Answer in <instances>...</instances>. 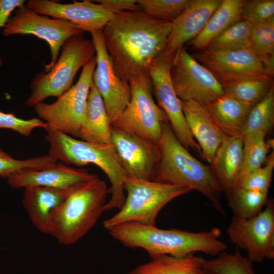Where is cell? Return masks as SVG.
I'll return each mask as SVG.
<instances>
[{
    "label": "cell",
    "instance_id": "6da1fadb",
    "mask_svg": "<svg viewBox=\"0 0 274 274\" xmlns=\"http://www.w3.org/2000/svg\"><path fill=\"white\" fill-rule=\"evenodd\" d=\"M172 22L141 10L115 14L103 28L105 44L115 71L123 81L148 73L152 62L166 50Z\"/></svg>",
    "mask_w": 274,
    "mask_h": 274
},
{
    "label": "cell",
    "instance_id": "7a4b0ae2",
    "mask_svg": "<svg viewBox=\"0 0 274 274\" xmlns=\"http://www.w3.org/2000/svg\"><path fill=\"white\" fill-rule=\"evenodd\" d=\"M108 230L123 246L143 249L150 257L160 255L180 256L196 252L216 256L227 248L220 239L221 230L218 227L192 232L175 228L163 229L156 226L127 222L116 225Z\"/></svg>",
    "mask_w": 274,
    "mask_h": 274
},
{
    "label": "cell",
    "instance_id": "3957f363",
    "mask_svg": "<svg viewBox=\"0 0 274 274\" xmlns=\"http://www.w3.org/2000/svg\"><path fill=\"white\" fill-rule=\"evenodd\" d=\"M159 159L153 181L188 187L207 198L212 207L223 215L221 202L224 192L211 166L192 156L179 141L169 122L163 124L158 143Z\"/></svg>",
    "mask_w": 274,
    "mask_h": 274
},
{
    "label": "cell",
    "instance_id": "277c9868",
    "mask_svg": "<svg viewBox=\"0 0 274 274\" xmlns=\"http://www.w3.org/2000/svg\"><path fill=\"white\" fill-rule=\"evenodd\" d=\"M49 145L48 155L64 164L83 166L93 164L107 176L111 183L109 200L104 211L120 209L125 199L124 183L127 177L112 143L99 144L77 140L50 128L45 129Z\"/></svg>",
    "mask_w": 274,
    "mask_h": 274
},
{
    "label": "cell",
    "instance_id": "5b68a950",
    "mask_svg": "<svg viewBox=\"0 0 274 274\" xmlns=\"http://www.w3.org/2000/svg\"><path fill=\"white\" fill-rule=\"evenodd\" d=\"M108 193L98 177L77 186L51 214L47 233L64 245L77 242L97 223Z\"/></svg>",
    "mask_w": 274,
    "mask_h": 274
},
{
    "label": "cell",
    "instance_id": "8992f818",
    "mask_svg": "<svg viewBox=\"0 0 274 274\" xmlns=\"http://www.w3.org/2000/svg\"><path fill=\"white\" fill-rule=\"evenodd\" d=\"M124 190L127 196L119 211L103 222L107 230L127 222L156 226V218L166 204L192 191L184 186L128 177Z\"/></svg>",
    "mask_w": 274,
    "mask_h": 274
},
{
    "label": "cell",
    "instance_id": "52a82bcc",
    "mask_svg": "<svg viewBox=\"0 0 274 274\" xmlns=\"http://www.w3.org/2000/svg\"><path fill=\"white\" fill-rule=\"evenodd\" d=\"M59 58L46 73L35 75L30 83L31 92L24 104L34 107L46 98H57L72 86L78 70L95 55L92 40L82 35L73 36L62 45Z\"/></svg>",
    "mask_w": 274,
    "mask_h": 274
},
{
    "label": "cell",
    "instance_id": "ba28073f",
    "mask_svg": "<svg viewBox=\"0 0 274 274\" xmlns=\"http://www.w3.org/2000/svg\"><path fill=\"white\" fill-rule=\"evenodd\" d=\"M96 64L95 55L83 67L75 85L58 97L54 102H42L34 107L37 114L49 128L79 138Z\"/></svg>",
    "mask_w": 274,
    "mask_h": 274
},
{
    "label": "cell",
    "instance_id": "9c48e42d",
    "mask_svg": "<svg viewBox=\"0 0 274 274\" xmlns=\"http://www.w3.org/2000/svg\"><path fill=\"white\" fill-rule=\"evenodd\" d=\"M129 84L131 98L126 109L111 125L125 129L158 144L168 119L152 97V84L147 73L134 76Z\"/></svg>",
    "mask_w": 274,
    "mask_h": 274
},
{
    "label": "cell",
    "instance_id": "30bf717a",
    "mask_svg": "<svg viewBox=\"0 0 274 274\" xmlns=\"http://www.w3.org/2000/svg\"><path fill=\"white\" fill-rule=\"evenodd\" d=\"M170 76L181 101H193L208 106L224 94L222 85L183 46L174 53Z\"/></svg>",
    "mask_w": 274,
    "mask_h": 274
},
{
    "label": "cell",
    "instance_id": "8fae6325",
    "mask_svg": "<svg viewBox=\"0 0 274 274\" xmlns=\"http://www.w3.org/2000/svg\"><path fill=\"white\" fill-rule=\"evenodd\" d=\"M231 242L244 250L253 263L274 259V203L269 198L263 210L248 219L233 216L226 230Z\"/></svg>",
    "mask_w": 274,
    "mask_h": 274
},
{
    "label": "cell",
    "instance_id": "7c38bea8",
    "mask_svg": "<svg viewBox=\"0 0 274 274\" xmlns=\"http://www.w3.org/2000/svg\"><path fill=\"white\" fill-rule=\"evenodd\" d=\"M83 32L68 21L43 16L25 5L14 10V15L9 18L3 29L5 36L30 34L46 41L51 55V61L45 65L47 72L56 63L60 49L65 42Z\"/></svg>",
    "mask_w": 274,
    "mask_h": 274
},
{
    "label": "cell",
    "instance_id": "4fadbf2b",
    "mask_svg": "<svg viewBox=\"0 0 274 274\" xmlns=\"http://www.w3.org/2000/svg\"><path fill=\"white\" fill-rule=\"evenodd\" d=\"M174 55L165 50L151 64L148 74L153 91L159 107L165 114L179 141L187 150L191 149L200 153V147L189 130L181 100L176 95L172 83L170 67Z\"/></svg>",
    "mask_w": 274,
    "mask_h": 274
},
{
    "label": "cell",
    "instance_id": "5bb4252c",
    "mask_svg": "<svg viewBox=\"0 0 274 274\" xmlns=\"http://www.w3.org/2000/svg\"><path fill=\"white\" fill-rule=\"evenodd\" d=\"M90 34L96 59L93 82L102 98L112 124L128 105L131 98L130 87L129 83L122 80L116 74L106 47L102 30Z\"/></svg>",
    "mask_w": 274,
    "mask_h": 274
},
{
    "label": "cell",
    "instance_id": "9a60e30c",
    "mask_svg": "<svg viewBox=\"0 0 274 274\" xmlns=\"http://www.w3.org/2000/svg\"><path fill=\"white\" fill-rule=\"evenodd\" d=\"M111 143L127 177L153 181L159 159L158 144L111 125Z\"/></svg>",
    "mask_w": 274,
    "mask_h": 274
},
{
    "label": "cell",
    "instance_id": "2e32d148",
    "mask_svg": "<svg viewBox=\"0 0 274 274\" xmlns=\"http://www.w3.org/2000/svg\"><path fill=\"white\" fill-rule=\"evenodd\" d=\"M192 56L207 68L222 86L247 78L271 77L264 63L249 47L230 51L203 49L195 53Z\"/></svg>",
    "mask_w": 274,
    "mask_h": 274
},
{
    "label": "cell",
    "instance_id": "e0dca14e",
    "mask_svg": "<svg viewBox=\"0 0 274 274\" xmlns=\"http://www.w3.org/2000/svg\"><path fill=\"white\" fill-rule=\"evenodd\" d=\"M26 6L40 15L68 21L83 31L102 30L115 14L101 4L84 0L61 4L49 0H28Z\"/></svg>",
    "mask_w": 274,
    "mask_h": 274
},
{
    "label": "cell",
    "instance_id": "ac0fdd59",
    "mask_svg": "<svg viewBox=\"0 0 274 274\" xmlns=\"http://www.w3.org/2000/svg\"><path fill=\"white\" fill-rule=\"evenodd\" d=\"M97 177L86 169L57 162L45 169L20 172L8 177L7 181L14 189L46 186L71 189Z\"/></svg>",
    "mask_w": 274,
    "mask_h": 274
},
{
    "label": "cell",
    "instance_id": "d6986e66",
    "mask_svg": "<svg viewBox=\"0 0 274 274\" xmlns=\"http://www.w3.org/2000/svg\"><path fill=\"white\" fill-rule=\"evenodd\" d=\"M221 0H190L183 12L172 22L166 51L174 54L195 38L218 8Z\"/></svg>",
    "mask_w": 274,
    "mask_h": 274
},
{
    "label": "cell",
    "instance_id": "ffe728a7",
    "mask_svg": "<svg viewBox=\"0 0 274 274\" xmlns=\"http://www.w3.org/2000/svg\"><path fill=\"white\" fill-rule=\"evenodd\" d=\"M183 112L193 138L205 159L212 163L226 136L214 120L207 106L193 101H181Z\"/></svg>",
    "mask_w": 274,
    "mask_h": 274
},
{
    "label": "cell",
    "instance_id": "44dd1931",
    "mask_svg": "<svg viewBox=\"0 0 274 274\" xmlns=\"http://www.w3.org/2000/svg\"><path fill=\"white\" fill-rule=\"evenodd\" d=\"M74 188L66 189L46 186L25 188L22 204L35 227L47 233L51 214Z\"/></svg>",
    "mask_w": 274,
    "mask_h": 274
},
{
    "label": "cell",
    "instance_id": "7402d4cb",
    "mask_svg": "<svg viewBox=\"0 0 274 274\" xmlns=\"http://www.w3.org/2000/svg\"><path fill=\"white\" fill-rule=\"evenodd\" d=\"M242 158L243 136H226L218 148L210 165L224 192L235 186Z\"/></svg>",
    "mask_w": 274,
    "mask_h": 274
},
{
    "label": "cell",
    "instance_id": "603a6c76",
    "mask_svg": "<svg viewBox=\"0 0 274 274\" xmlns=\"http://www.w3.org/2000/svg\"><path fill=\"white\" fill-rule=\"evenodd\" d=\"M111 124L102 98L93 82L79 134L81 140L99 144L111 143Z\"/></svg>",
    "mask_w": 274,
    "mask_h": 274
},
{
    "label": "cell",
    "instance_id": "cb8c5ba5",
    "mask_svg": "<svg viewBox=\"0 0 274 274\" xmlns=\"http://www.w3.org/2000/svg\"><path fill=\"white\" fill-rule=\"evenodd\" d=\"M253 107L225 94L208 106L215 123L227 136L242 135Z\"/></svg>",
    "mask_w": 274,
    "mask_h": 274
},
{
    "label": "cell",
    "instance_id": "d4e9b609",
    "mask_svg": "<svg viewBox=\"0 0 274 274\" xmlns=\"http://www.w3.org/2000/svg\"><path fill=\"white\" fill-rule=\"evenodd\" d=\"M245 1L222 0L201 32L188 42V45L200 51L215 38L234 23L241 20V12Z\"/></svg>",
    "mask_w": 274,
    "mask_h": 274
},
{
    "label": "cell",
    "instance_id": "484cf974",
    "mask_svg": "<svg viewBox=\"0 0 274 274\" xmlns=\"http://www.w3.org/2000/svg\"><path fill=\"white\" fill-rule=\"evenodd\" d=\"M151 258L129 274H209L203 267L206 259L195 253L180 256L160 255Z\"/></svg>",
    "mask_w": 274,
    "mask_h": 274
},
{
    "label": "cell",
    "instance_id": "4316f807",
    "mask_svg": "<svg viewBox=\"0 0 274 274\" xmlns=\"http://www.w3.org/2000/svg\"><path fill=\"white\" fill-rule=\"evenodd\" d=\"M224 94L254 107L273 87L270 76L251 77L229 82L223 86Z\"/></svg>",
    "mask_w": 274,
    "mask_h": 274
},
{
    "label": "cell",
    "instance_id": "83f0119b",
    "mask_svg": "<svg viewBox=\"0 0 274 274\" xmlns=\"http://www.w3.org/2000/svg\"><path fill=\"white\" fill-rule=\"evenodd\" d=\"M228 207L233 216L248 219L258 215L266 205L268 193L245 189L236 186L225 192Z\"/></svg>",
    "mask_w": 274,
    "mask_h": 274
},
{
    "label": "cell",
    "instance_id": "f1b7e54d",
    "mask_svg": "<svg viewBox=\"0 0 274 274\" xmlns=\"http://www.w3.org/2000/svg\"><path fill=\"white\" fill-rule=\"evenodd\" d=\"M249 47L273 75L274 19L253 24Z\"/></svg>",
    "mask_w": 274,
    "mask_h": 274
},
{
    "label": "cell",
    "instance_id": "f546056e",
    "mask_svg": "<svg viewBox=\"0 0 274 274\" xmlns=\"http://www.w3.org/2000/svg\"><path fill=\"white\" fill-rule=\"evenodd\" d=\"M253 263L236 247L233 253L225 251L206 259L203 267L209 274H256Z\"/></svg>",
    "mask_w": 274,
    "mask_h": 274
},
{
    "label": "cell",
    "instance_id": "4dcf8cb0",
    "mask_svg": "<svg viewBox=\"0 0 274 274\" xmlns=\"http://www.w3.org/2000/svg\"><path fill=\"white\" fill-rule=\"evenodd\" d=\"M266 134L258 130L243 135L242 164L238 179L261 167L265 162L269 148L265 141Z\"/></svg>",
    "mask_w": 274,
    "mask_h": 274
},
{
    "label": "cell",
    "instance_id": "1f68e13d",
    "mask_svg": "<svg viewBox=\"0 0 274 274\" xmlns=\"http://www.w3.org/2000/svg\"><path fill=\"white\" fill-rule=\"evenodd\" d=\"M253 24L241 20L213 39L204 49L230 51L248 47Z\"/></svg>",
    "mask_w": 274,
    "mask_h": 274
},
{
    "label": "cell",
    "instance_id": "d6a6232c",
    "mask_svg": "<svg viewBox=\"0 0 274 274\" xmlns=\"http://www.w3.org/2000/svg\"><path fill=\"white\" fill-rule=\"evenodd\" d=\"M274 124V88L251 110L242 136L258 130L267 134Z\"/></svg>",
    "mask_w": 274,
    "mask_h": 274
},
{
    "label": "cell",
    "instance_id": "836d02e7",
    "mask_svg": "<svg viewBox=\"0 0 274 274\" xmlns=\"http://www.w3.org/2000/svg\"><path fill=\"white\" fill-rule=\"evenodd\" d=\"M57 160L49 155L17 159L0 148V177L8 178L20 172L40 170L54 165Z\"/></svg>",
    "mask_w": 274,
    "mask_h": 274
},
{
    "label": "cell",
    "instance_id": "e575fe53",
    "mask_svg": "<svg viewBox=\"0 0 274 274\" xmlns=\"http://www.w3.org/2000/svg\"><path fill=\"white\" fill-rule=\"evenodd\" d=\"M190 0H137L140 10L157 19L172 22L185 10Z\"/></svg>",
    "mask_w": 274,
    "mask_h": 274
},
{
    "label": "cell",
    "instance_id": "d590c367",
    "mask_svg": "<svg viewBox=\"0 0 274 274\" xmlns=\"http://www.w3.org/2000/svg\"><path fill=\"white\" fill-rule=\"evenodd\" d=\"M274 168V151L267 156L265 165L240 177L235 186L251 191L268 193Z\"/></svg>",
    "mask_w": 274,
    "mask_h": 274
},
{
    "label": "cell",
    "instance_id": "8d00e7d4",
    "mask_svg": "<svg viewBox=\"0 0 274 274\" xmlns=\"http://www.w3.org/2000/svg\"><path fill=\"white\" fill-rule=\"evenodd\" d=\"M241 17V20L247 21L252 24L274 19V1H245Z\"/></svg>",
    "mask_w": 274,
    "mask_h": 274
},
{
    "label": "cell",
    "instance_id": "74e56055",
    "mask_svg": "<svg viewBox=\"0 0 274 274\" xmlns=\"http://www.w3.org/2000/svg\"><path fill=\"white\" fill-rule=\"evenodd\" d=\"M38 127L45 129L48 127V125L38 118L23 119L17 117L13 113L0 111V129H11L22 135L29 137L32 130Z\"/></svg>",
    "mask_w": 274,
    "mask_h": 274
},
{
    "label": "cell",
    "instance_id": "f35d334b",
    "mask_svg": "<svg viewBox=\"0 0 274 274\" xmlns=\"http://www.w3.org/2000/svg\"><path fill=\"white\" fill-rule=\"evenodd\" d=\"M94 2L102 4L114 14L126 11L140 10L137 0H98Z\"/></svg>",
    "mask_w": 274,
    "mask_h": 274
},
{
    "label": "cell",
    "instance_id": "ab89813d",
    "mask_svg": "<svg viewBox=\"0 0 274 274\" xmlns=\"http://www.w3.org/2000/svg\"><path fill=\"white\" fill-rule=\"evenodd\" d=\"M24 0H0V28L4 27L10 14L17 8L24 5ZM0 57V67L3 65Z\"/></svg>",
    "mask_w": 274,
    "mask_h": 274
}]
</instances>
